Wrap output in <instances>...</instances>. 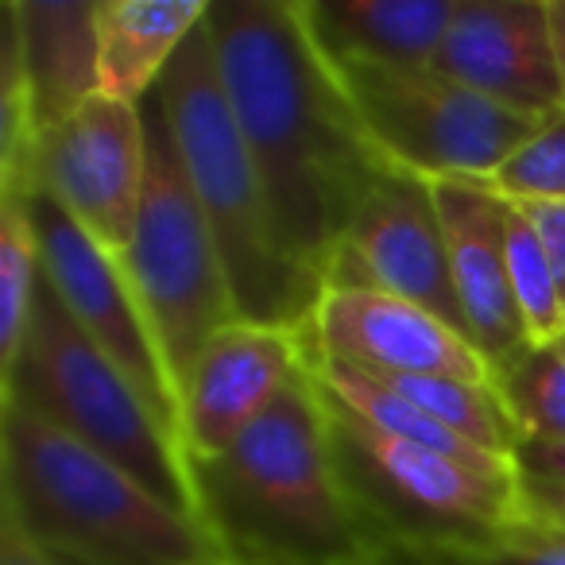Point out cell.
I'll list each match as a JSON object with an SVG mask.
<instances>
[{"mask_svg":"<svg viewBox=\"0 0 565 565\" xmlns=\"http://www.w3.org/2000/svg\"><path fill=\"white\" fill-rule=\"evenodd\" d=\"M205 28L282 252L326 287L356 210L392 163L302 35L291 0H221Z\"/></svg>","mask_w":565,"mask_h":565,"instance_id":"6da1fadb","label":"cell"},{"mask_svg":"<svg viewBox=\"0 0 565 565\" xmlns=\"http://www.w3.org/2000/svg\"><path fill=\"white\" fill-rule=\"evenodd\" d=\"M202 523L233 565H392L349 495L330 411L302 372L213 461L194 465Z\"/></svg>","mask_w":565,"mask_h":565,"instance_id":"7a4b0ae2","label":"cell"},{"mask_svg":"<svg viewBox=\"0 0 565 565\" xmlns=\"http://www.w3.org/2000/svg\"><path fill=\"white\" fill-rule=\"evenodd\" d=\"M0 511L51 565H233L213 531L20 399H0Z\"/></svg>","mask_w":565,"mask_h":565,"instance_id":"3957f363","label":"cell"},{"mask_svg":"<svg viewBox=\"0 0 565 565\" xmlns=\"http://www.w3.org/2000/svg\"><path fill=\"white\" fill-rule=\"evenodd\" d=\"M156 94L167 109L186 179L217 244L236 318L275 330H307L322 287L282 252L264 182L236 128L205 20L182 43Z\"/></svg>","mask_w":565,"mask_h":565,"instance_id":"277c9868","label":"cell"},{"mask_svg":"<svg viewBox=\"0 0 565 565\" xmlns=\"http://www.w3.org/2000/svg\"><path fill=\"white\" fill-rule=\"evenodd\" d=\"M9 395L125 469L167 508L202 523V500L186 449L159 423L143 395L113 369L109 356L78 330L47 275L35 291L17 369L0 380V399Z\"/></svg>","mask_w":565,"mask_h":565,"instance_id":"5b68a950","label":"cell"},{"mask_svg":"<svg viewBox=\"0 0 565 565\" xmlns=\"http://www.w3.org/2000/svg\"><path fill=\"white\" fill-rule=\"evenodd\" d=\"M143 132H148V171H143L136 233L120 256V267L156 333L182 407V387L198 356L225 326L241 318L159 94L143 102Z\"/></svg>","mask_w":565,"mask_h":565,"instance_id":"8992f818","label":"cell"},{"mask_svg":"<svg viewBox=\"0 0 565 565\" xmlns=\"http://www.w3.org/2000/svg\"><path fill=\"white\" fill-rule=\"evenodd\" d=\"M318 395L330 411L333 454L349 495L395 557L480 546L523 519L519 477L472 472L454 457L376 430L322 387Z\"/></svg>","mask_w":565,"mask_h":565,"instance_id":"52a82bcc","label":"cell"},{"mask_svg":"<svg viewBox=\"0 0 565 565\" xmlns=\"http://www.w3.org/2000/svg\"><path fill=\"white\" fill-rule=\"evenodd\" d=\"M372 148L426 182H488L542 125L449 82L434 66H330Z\"/></svg>","mask_w":565,"mask_h":565,"instance_id":"ba28073f","label":"cell"},{"mask_svg":"<svg viewBox=\"0 0 565 565\" xmlns=\"http://www.w3.org/2000/svg\"><path fill=\"white\" fill-rule=\"evenodd\" d=\"M143 171V105L94 94L35 140L28 159V190L47 194L97 248L120 259L136 233Z\"/></svg>","mask_w":565,"mask_h":565,"instance_id":"9c48e42d","label":"cell"},{"mask_svg":"<svg viewBox=\"0 0 565 565\" xmlns=\"http://www.w3.org/2000/svg\"><path fill=\"white\" fill-rule=\"evenodd\" d=\"M28 210H32L35 233H40L43 275L71 310L78 330L113 361V369L143 395L159 423L179 438L182 446V407L171 376H167L163 353L156 345L148 318L136 302L132 287L125 279L120 259L97 248L66 210H58L47 194L28 190ZM186 449V446H182Z\"/></svg>","mask_w":565,"mask_h":565,"instance_id":"30bf717a","label":"cell"},{"mask_svg":"<svg viewBox=\"0 0 565 565\" xmlns=\"http://www.w3.org/2000/svg\"><path fill=\"white\" fill-rule=\"evenodd\" d=\"M326 287H376L395 299L423 307L449 330L469 338L454 271H449L446 228H441L434 186L411 171H384L349 225ZM322 287V291H326Z\"/></svg>","mask_w":565,"mask_h":565,"instance_id":"8fae6325","label":"cell"},{"mask_svg":"<svg viewBox=\"0 0 565 565\" xmlns=\"http://www.w3.org/2000/svg\"><path fill=\"white\" fill-rule=\"evenodd\" d=\"M430 66L523 117L542 120L565 109L546 0H457Z\"/></svg>","mask_w":565,"mask_h":565,"instance_id":"7c38bea8","label":"cell"},{"mask_svg":"<svg viewBox=\"0 0 565 565\" xmlns=\"http://www.w3.org/2000/svg\"><path fill=\"white\" fill-rule=\"evenodd\" d=\"M322 353L384 376H454L492 384V369L469 338L407 299L376 287H326L307 322Z\"/></svg>","mask_w":565,"mask_h":565,"instance_id":"4fadbf2b","label":"cell"},{"mask_svg":"<svg viewBox=\"0 0 565 565\" xmlns=\"http://www.w3.org/2000/svg\"><path fill=\"white\" fill-rule=\"evenodd\" d=\"M302 330L233 322L205 345L182 387V446L190 465L225 454L302 372Z\"/></svg>","mask_w":565,"mask_h":565,"instance_id":"5bb4252c","label":"cell"},{"mask_svg":"<svg viewBox=\"0 0 565 565\" xmlns=\"http://www.w3.org/2000/svg\"><path fill=\"white\" fill-rule=\"evenodd\" d=\"M434 205L446 228L449 271L461 302L469 341L488 361V369L511 364L526 345V326L515 307L508 267V202L488 182L438 179Z\"/></svg>","mask_w":565,"mask_h":565,"instance_id":"9a60e30c","label":"cell"},{"mask_svg":"<svg viewBox=\"0 0 565 565\" xmlns=\"http://www.w3.org/2000/svg\"><path fill=\"white\" fill-rule=\"evenodd\" d=\"M4 20V51L24 74L35 132L43 136L82 102L102 94L97 0H9Z\"/></svg>","mask_w":565,"mask_h":565,"instance_id":"2e32d148","label":"cell"},{"mask_svg":"<svg viewBox=\"0 0 565 565\" xmlns=\"http://www.w3.org/2000/svg\"><path fill=\"white\" fill-rule=\"evenodd\" d=\"M326 66H430L457 0H291Z\"/></svg>","mask_w":565,"mask_h":565,"instance_id":"e0dca14e","label":"cell"},{"mask_svg":"<svg viewBox=\"0 0 565 565\" xmlns=\"http://www.w3.org/2000/svg\"><path fill=\"white\" fill-rule=\"evenodd\" d=\"M205 17L210 0H97L102 94L143 105Z\"/></svg>","mask_w":565,"mask_h":565,"instance_id":"ac0fdd59","label":"cell"},{"mask_svg":"<svg viewBox=\"0 0 565 565\" xmlns=\"http://www.w3.org/2000/svg\"><path fill=\"white\" fill-rule=\"evenodd\" d=\"M40 279L43 256L28 194H0V380L17 369Z\"/></svg>","mask_w":565,"mask_h":565,"instance_id":"d6986e66","label":"cell"},{"mask_svg":"<svg viewBox=\"0 0 565 565\" xmlns=\"http://www.w3.org/2000/svg\"><path fill=\"white\" fill-rule=\"evenodd\" d=\"M492 384L523 441L565 438V338L526 345L515 361L492 372Z\"/></svg>","mask_w":565,"mask_h":565,"instance_id":"ffe728a7","label":"cell"},{"mask_svg":"<svg viewBox=\"0 0 565 565\" xmlns=\"http://www.w3.org/2000/svg\"><path fill=\"white\" fill-rule=\"evenodd\" d=\"M508 267L515 307L523 315L531 345H550L565 338V282L542 244L539 228L531 225L515 202H508Z\"/></svg>","mask_w":565,"mask_h":565,"instance_id":"44dd1931","label":"cell"},{"mask_svg":"<svg viewBox=\"0 0 565 565\" xmlns=\"http://www.w3.org/2000/svg\"><path fill=\"white\" fill-rule=\"evenodd\" d=\"M503 202H565V109L542 117L534 136L488 179Z\"/></svg>","mask_w":565,"mask_h":565,"instance_id":"7402d4cb","label":"cell"},{"mask_svg":"<svg viewBox=\"0 0 565 565\" xmlns=\"http://www.w3.org/2000/svg\"><path fill=\"white\" fill-rule=\"evenodd\" d=\"M392 565H565V531L519 519L480 546H461L426 557H395Z\"/></svg>","mask_w":565,"mask_h":565,"instance_id":"603a6c76","label":"cell"},{"mask_svg":"<svg viewBox=\"0 0 565 565\" xmlns=\"http://www.w3.org/2000/svg\"><path fill=\"white\" fill-rule=\"evenodd\" d=\"M519 503H523V519L565 531V484L519 472Z\"/></svg>","mask_w":565,"mask_h":565,"instance_id":"cb8c5ba5","label":"cell"},{"mask_svg":"<svg viewBox=\"0 0 565 565\" xmlns=\"http://www.w3.org/2000/svg\"><path fill=\"white\" fill-rule=\"evenodd\" d=\"M519 210L531 217V225L539 228L542 244H546L550 259H554L557 275L565 282V202H515Z\"/></svg>","mask_w":565,"mask_h":565,"instance_id":"d4e9b609","label":"cell"},{"mask_svg":"<svg viewBox=\"0 0 565 565\" xmlns=\"http://www.w3.org/2000/svg\"><path fill=\"white\" fill-rule=\"evenodd\" d=\"M515 469L523 477H539V480H557L565 484V438H554V441H523L515 454Z\"/></svg>","mask_w":565,"mask_h":565,"instance_id":"484cf974","label":"cell"},{"mask_svg":"<svg viewBox=\"0 0 565 565\" xmlns=\"http://www.w3.org/2000/svg\"><path fill=\"white\" fill-rule=\"evenodd\" d=\"M0 565H51L40 550L28 542V534L17 526V519H9L0 511Z\"/></svg>","mask_w":565,"mask_h":565,"instance_id":"4316f807","label":"cell"},{"mask_svg":"<svg viewBox=\"0 0 565 565\" xmlns=\"http://www.w3.org/2000/svg\"><path fill=\"white\" fill-rule=\"evenodd\" d=\"M546 9H550V40H554L557 74H562V89H565V0H546Z\"/></svg>","mask_w":565,"mask_h":565,"instance_id":"83f0119b","label":"cell"}]
</instances>
